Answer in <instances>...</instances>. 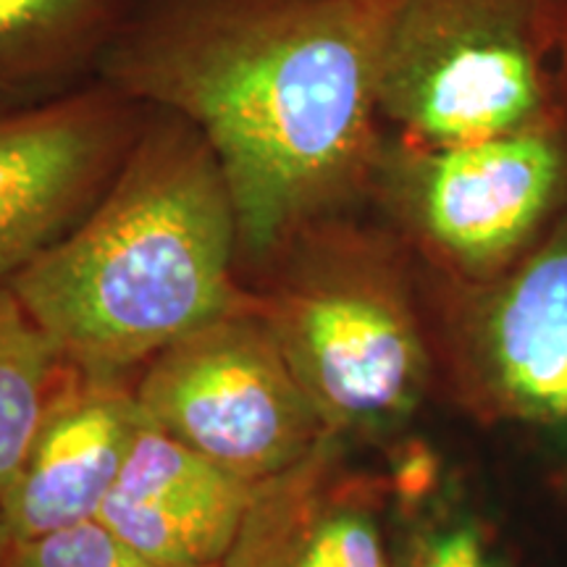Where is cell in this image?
I'll use <instances>...</instances> for the list:
<instances>
[{
  "mask_svg": "<svg viewBox=\"0 0 567 567\" xmlns=\"http://www.w3.org/2000/svg\"><path fill=\"white\" fill-rule=\"evenodd\" d=\"M400 0H134L97 80L179 113L229 184L243 276L295 231L368 210L379 63Z\"/></svg>",
  "mask_w": 567,
  "mask_h": 567,
  "instance_id": "obj_1",
  "label": "cell"
},
{
  "mask_svg": "<svg viewBox=\"0 0 567 567\" xmlns=\"http://www.w3.org/2000/svg\"><path fill=\"white\" fill-rule=\"evenodd\" d=\"M9 284L71 365L134 375L250 300L216 155L179 113L147 105L122 172L87 216Z\"/></svg>",
  "mask_w": 567,
  "mask_h": 567,
  "instance_id": "obj_2",
  "label": "cell"
},
{
  "mask_svg": "<svg viewBox=\"0 0 567 567\" xmlns=\"http://www.w3.org/2000/svg\"><path fill=\"white\" fill-rule=\"evenodd\" d=\"M331 436L389 446L439 389L423 268L371 210L295 231L245 274Z\"/></svg>",
  "mask_w": 567,
  "mask_h": 567,
  "instance_id": "obj_3",
  "label": "cell"
},
{
  "mask_svg": "<svg viewBox=\"0 0 567 567\" xmlns=\"http://www.w3.org/2000/svg\"><path fill=\"white\" fill-rule=\"evenodd\" d=\"M379 111L417 145L563 126L555 0H400L381 45Z\"/></svg>",
  "mask_w": 567,
  "mask_h": 567,
  "instance_id": "obj_4",
  "label": "cell"
},
{
  "mask_svg": "<svg viewBox=\"0 0 567 567\" xmlns=\"http://www.w3.org/2000/svg\"><path fill=\"white\" fill-rule=\"evenodd\" d=\"M368 210L425 271L484 281L523 258L567 210V130L544 126L465 145L389 132Z\"/></svg>",
  "mask_w": 567,
  "mask_h": 567,
  "instance_id": "obj_5",
  "label": "cell"
},
{
  "mask_svg": "<svg viewBox=\"0 0 567 567\" xmlns=\"http://www.w3.org/2000/svg\"><path fill=\"white\" fill-rule=\"evenodd\" d=\"M134 400L147 423L250 484L331 436L252 297L153 354Z\"/></svg>",
  "mask_w": 567,
  "mask_h": 567,
  "instance_id": "obj_6",
  "label": "cell"
},
{
  "mask_svg": "<svg viewBox=\"0 0 567 567\" xmlns=\"http://www.w3.org/2000/svg\"><path fill=\"white\" fill-rule=\"evenodd\" d=\"M423 292L439 386L460 410L567 429V210L502 274L452 281L423 268Z\"/></svg>",
  "mask_w": 567,
  "mask_h": 567,
  "instance_id": "obj_7",
  "label": "cell"
},
{
  "mask_svg": "<svg viewBox=\"0 0 567 567\" xmlns=\"http://www.w3.org/2000/svg\"><path fill=\"white\" fill-rule=\"evenodd\" d=\"M147 105L103 80L0 105V281L51 250L122 172Z\"/></svg>",
  "mask_w": 567,
  "mask_h": 567,
  "instance_id": "obj_8",
  "label": "cell"
},
{
  "mask_svg": "<svg viewBox=\"0 0 567 567\" xmlns=\"http://www.w3.org/2000/svg\"><path fill=\"white\" fill-rule=\"evenodd\" d=\"M352 450L326 436L255 486L224 567H396L392 478Z\"/></svg>",
  "mask_w": 567,
  "mask_h": 567,
  "instance_id": "obj_9",
  "label": "cell"
},
{
  "mask_svg": "<svg viewBox=\"0 0 567 567\" xmlns=\"http://www.w3.org/2000/svg\"><path fill=\"white\" fill-rule=\"evenodd\" d=\"M140 423L134 375L69 365L0 502L3 544L95 520Z\"/></svg>",
  "mask_w": 567,
  "mask_h": 567,
  "instance_id": "obj_10",
  "label": "cell"
},
{
  "mask_svg": "<svg viewBox=\"0 0 567 567\" xmlns=\"http://www.w3.org/2000/svg\"><path fill=\"white\" fill-rule=\"evenodd\" d=\"M255 486L142 417L97 520L158 567H224Z\"/></svg>",
  "mask_w": 567,
  "mask_h": 567,
  "instance_id": "obj_11",
  "label": "cell"
},
{
  "mask_svg": "<svg viewBox=\"0 0 567 567\" xmlns=\"http://www.w3.org/2000/svg\"><path fill=\"white\" fill-rule=\"evenodd\" d=\"M134 0H0V105L97 80Z\"/></svg>",
  "mask_w": 567,
  "mask_h": 567,
  "instance_id": "obj_12",
  "label": "cell"
},
{
  "mask_svg": "<svg viewBox=\"0 0 567 567\" xmlns=\"http://www.w3.org/2000/svg\"><path fill=\"white\" fill-rule=\"evenodd\" d=\"M386 452L396 567H507L486 523L429 446L400 439Z\"/></svg>",
  "mask_w": 567,
  "mask_h": 567,
  "instance_id": "obj_13",
  "label": "cell"
},
{
  "mask_svg": "<svg viewBox=\"0 0 567 567\" xmlns=\"http://www.w3.org/2000/svg\"><path fill=\"white\" fill-rule=\"evenodd\" d=\"M69 360L9 281H0V502Z\"/></svg>",
  "mask_w": 567,
  "mask_h": 567,
  "instance_id": "obj_14",
  "label": "cell"
},
{
  "mask_svg": "<svg viewBox=\"0 0 567 567\" xmlns=\"http://www.w3.org/2000/svg\"><path fill=\"white\" fill-rule=\"evenodd\" d=\"M0 567H158L101 520L17 538L0 547Z\"/></svg>",
  "mask_w": 567,
  "mask_h": 567,
  "instance_id": "obj_15",
  "label": "cell"
},
{
  "mask_svg": "<svg viewBox=\"0 0 567 567\" xmlns=\"http://www.w3.org/2000/svg\"><path fill=\"white\" fill-rule=\"evenodd\" d=\"M555 82L559 118L567 130V0H555Z\"/></svg>",
  "mask_w": 567,
  "mask_h": 567,
  "instance_id": "obj_16",
  "label": "cell"
},
{
  "mask_svg": "<svg viewBox=\"0 0 567 567\" xmlns=\"http://www.w3.org/2000/svg\"><path fill=\"white\" fill-rule=\"evenodd\" d=\"M563 492H565V499H567V467H565V473H563Z\"/></svg>",
  "mask_w": 567,
  "mask_h": 567,
  "instance_id": "obj_17",
  "label": "cell"
},
{
  "mask_svg": "<svg viewBox=\"0 0 567 567\" xmlns=\"http://www.w3.org/2000/svg\"><path fill=\"white\" fill-rule=\"evenodd\" d=\"M0 547H3V538H0Z\"/></svg>",
  "mask_w": 567,
  "mask_h": 567,
  "instance_id": "obj_18",
  "label": "cell"
}]
</instances>
